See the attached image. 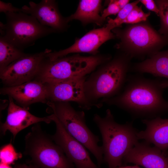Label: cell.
Segmentation results:
<instances>
[{
	"label": "cell",
	"mask_w": 168,
	"mask_h": 168,
	"mask_svg": "<svg viewBox=\"0 0 168 168\" xmlns=\"http://www.w3.org/2000/svg\"><path fill=\"white\" fill-rule=\"evenodd\" d=\"M26 54L0 36V72Z\"/></svg>",
	"instance_id": "ffe728a7"
},
{
	"label": "cell",
	"mask_w": 168,
	"mask_h": 168,
	"mask_svg": "<svg viewBox=\"0 0 168 168\" xmlns=\"http://www.w3.org/2000/svg\"><path fill=\"white\" fill-rule=\"evenodd\" d=\"M120 10L113 0H110L107 7L103 10L101 16L102 19L105 20L106 18L110 15L117 14Z\"/></svg>",
	"instance_id": "d4e9b609"
},
{
	"label": "cell",
	"mask_w": 168,
	"mask_h": 168,
	"mask_svg": "<svg viewBox=\"0 0 168 168\" xmlns=\"http://www.w3.org/2000/svg\"><path fill=\"white\" fill-rule=\"evenodd\" d=\"M6 22H0V36L18 49L35 44L38 39L56 31L42 25L32 16L22 12L5 14Z\"/></svg>",
	"instance_id": "52a82bcc"
},
{
	"label": "cell",
	"mask_w": 168,
	"mask_h": 168,
	"mask_svg": "<svg viewBox=\"0 0 168 168\" xmlns=\"http://www.w3.org/2000/svg\"><path fill=\"white\" fill-rule=\"evenodd\" d=\"M110 59V56L97 54L84 56L77 54L53 60L46 57L40 65L36 80L46 84L87 76Z\"/></svg>",
	"instance_id": "277c9868"
},
{
	"label": "cell",
	"mask_w": 168,
	"mask_h": 168,
	"mask_svg": "<svg viewBox=\"0 0 168 168\" xmlns=\"http://www.w3.org/2000/svg\"><path fill=\"white\" fill-rule=\"evenodd\" d=\"M129 59L126 56H116L100 65L87 76L84 84V92L93 107L101 108L103 100L121 91L128 77Z\"/></svg>",
	"instance_id": "7a4b0ae2"
},
{
	"label": "cell",
	"mask_w": 168,
	"mask_h": 168,
	"mask_svg": "<svg viewBox=\"0 0 168 168\" xmlns=\"http://www.w3.org/2000/svg\"><path fill=\"white\" fill-rule=\"evenodd\" d=\"M45 49L34 54H27L14 61L0 72V78L5 86H14L31 81L36 77L46 54L51 52Z\"/></svg>",
	"instance_id": "9c48e42d"
},
{
	"label": "cell",
	"mask_w": 168,
	"mask_h": 168,
	"mask_svg": "<svg viewBox=\"0 0 168 168\" xmlns=\"http://www.w3.org/2000/svg\"><path fill=\"white\" fill-rule=\"evenodd\" d=\"M51 118L56 125V131L51 137L62 149L76 168H100L91 159L86 147L71 135L54 114Z\"/></svg>",
	"instance_id": "30bf717a"
},
{
	"label": "cell",
	"mask_w": 168,
	"mask_h": 168,
	"mask_svg": "<svg viewBox=\"0 0 168 168\" xmlns=\"http://www.w3.org/2000/svg\"><path fill=\"white\" fill-rule=\"evenodd\" d=\"M14 168H39L31 164H17L15 165Z\"/></svg>",
	"instance_id": "f1b7e54d"
},
{
	"label": "cell",
	"mask_w": 168,
	"mask_h": 168,
	"mask_svg": "<svg viewBox=\"0 0 168 168\" xmlns=\"http://www.w3.org/2000/svg\"><path fill=\"white\" fill-rule=\"evenodd\" d=\"M93 121L102 136L103 161L108 168L122 166L124 156L138 142V132L131 123L120 124L116 122L109 109L104 117L94 114Z\"/></svg>",
	"instance_id": "3957f363"
},
{
	"label": "cell",
	"mask_w": 168,
	"mask_h": 168,
	"mask_svg": "<svg viewBox=\"0 0 168 168\" xmlns=\"http://www.w3.org/2000/svg\"><path fill=\"white\" fill-rule=\"evenodd\" d=\"M150 13H146L142 10L141 7L136 6L131 11L126 18L122 21V24H136L145 21Z\"/></svg>",
	"instance_id": "cb8c5ba5"
},
{
	"label": "cell",
	"mask_w": 168,
	"mask_h": 168,
	"mask_svg": "<svg viewBox=\"0 0 168 168\" xmlns=\"http://www.w3.org/2000/svg\"><path fill=\"white\" fill-rule=\"evenodd\" d=\"M145 168H168V157L157 147L138 142L124 158L123 161Z\"/></svg>",
	"instance_id": "2e32d148"
},
{
	"label": "cell",
	"mask_w": 168,
	"mask_h": 168,
	"mask_svg": "<svg viewBox=\"0 0 168 168\" xmlns=\"http://www.w3.org/2000/svg\"><path fill=\"white\" fill-rule=\"evenodd\" d=\"M102 2L100 0H80L76 12L66 17L67 22L77 20L84 24L93 23L101 25L105 21L99 14Z\"/></svg>",
	"instance_id": "ac0fdd59"
},
{
	"label": "cell",
	"mask_w": 168,
	"mask_h": 168,
	"mask_svg": "<svg viewBox=\"0 0 168 168\" xmlns=\"http://www.w3.org/2000/svg\"><path fill=\"white\" fill-rule=\"evenodd\" d=\"M0 168H12L10 165L0 162Z\"/></svg>",
	"instance_id": "1f68e13d"
},
{
	"label": "cell",
	"mask_w": 168,
	"mask_h": 168,
	"mask_svg": "<svg viewBox=\"0 0 168 168\" xmlns=\"http://www.w3.org/2000/svg\"><path fill=\"white\" fill-rule=\"evenodd\" d=\"M87 76L46 83L49 101L73 102L82 110L91 109L93 106L86 99L84 90V83Z\"/></svg>",
	"instance_id": "8fae6325"
},
{
	"label": "cell",
	"mask_w": 168,
	"mask_h": 168,
	"mask_svg": "<svg viewBox=\"0 0 168 168\" xmlns=\"http://www.w3.org/2000/svg\"><path fill=\"white\" fill-rule=\"evenodd\" d=\"M23 154L31 163L39 168H76L51 135L42 129L39 123L25 136Z\"/></svg>",
	"instance_id": "5b68a950"
},
{
	"label": "cell",
	"mask_w": 168,
	"mask_h": 168,
	"mask_svg": "<svg viewBox=\"0 0 168 168\" xmlns=\"http://www.w3.org/2000/svg\"><path fill=\"white\" fill-rule=\"evenodd\" d=\"M115 168H141L138 165L133 166H121L117 167Z\"/></svg>",
	"instance_id": "4dcf8cb0"
},
{
	"label": "cell",
	"mask_w": 168,
	"mask_h": 168,
	"mask_svg": "<svg viewBox=\"0 0 168 168\" xmlns=\"http://www.w3.org/2000/svg\"><path fill=\"white\" fill-rule=\"evenodd\" d=\"M0 12L5 14L8 12H22V9L13 6L11 3L5 2L0 0Z\"/></svg>",
	"instance_id": "484cf974"
},
{
	"label": "cell",
	"mask_w": 168,
	"mask_h": 168,
	"mask_svg": "<svg viewBox=\"0 0 168 168\" xmlns=\"http://www.w3.org/2000/svg\"><path fill=\"white\" fill-rule=\"evenodd\" d=\"M139 2L143 4L149 10L153 12L158 15L159 9L155 3L152 0H140Z\"/></svg>",
	"instance_id": "4316f807"
},
{
	"label": "cell",
	"mask_w": 168,
	"mask_h": 168,
	"mask_svg": "<svg viewBox=\"0 0 168 168\" xmlns=\"http://www.w3.org/2000/svg\"><path fill=\"white\" fill-rule=\"evenodd\" d=\"M111 30L106 25L93 29L76 40L74 44L68 48L58 51H52L47 54L46 57L53 60L72 53H86L96 55L98 49L103 44L114 38Z\"/></svg>",
	"instance_id": "7c38bea8"
},
{
	"label": "cell",
	"mask_w": 168,
	"mask_h": 168,
	"mask_svg": "<svg viewBox=\"0 0 168 168\" xmlns=\"http://www.w3.org/2000/svg\"><path fill=\"white\" fill-rule=\"evenodd\" d=\"M156 3L161 21L160 31L162 34H168V0H157Z\"/></svg>",
	"instance_id": "603a6c76"
},
{
	"label": "cell",
	"mask_w": 168,
	"mask_h": 168,
	"mask_svg": "<svg viewBox=\"0 0 168 168\" xmlns=\"http://www.w3.org/2000/svg\"><path fill=\"white\" fill-rule=\"evenodd\" d=\"M117 35L121 40L120 44L128 48L133 55L149 53L168 41L166 37L161 35L151 27L144 24L131 26Z\"/></svg>",
	"instance_id": "ba28073f"
},
{
	"label": "cell",
	"mask_w": 168,
	"mask_h": 168,
	"mask_svg": "<svg viewBox=\"0 0 168 168\" xmlns=\"http://www.w3.org/2000/svg\"><path fill=\"white\" fill-rule=\"evenodd\" d=\"M133 69L138 72L149 73L168 79V50L153 54L149 58L136 64Z\"/></svg>",
	"instance_id": "d6986e66"
},
{
	"label": "cell",
	"mask_w": 168,
	"mask_h": 168,
	"mask_svg": "<svg viewBox=\"0 0 168 168\" xmlns=\"http://www.w3.org/2000/svg\"><path fill=\"white\" fill-rule=\"evenodd\" d=\"M21 8L22 12L32 16L42 25L56 32L64 31L68 27L66 17L61 15L54 0H42L38 3L30 1L29 6L24 5Z\"/></svg>",
	"instance_id": "5bb4252c"
},
{
	"label": "cell",
	"mask_w": 168,
	"mask_h": 168,
	"mask_svg": "<svg viewBox=\"0 0 168 168\" xmlns=\"http://www.w3.org/2000/svg\"><path fill=\"white\" fill-rule=\"evenodd\" d=\"M22 156V154L16 151L11 143L3 146L0 149V162L10 165Z\"/></svg>",
	"instance_id": "7402d4cb"
},
{
	"label": "cell",
	"mask_w": 168,
	"mask_h": 168,
	"mask_svg": "<svg viewBox=\"0 0 168 168\" xmlns=\"http://www.w3.org/2000/svg\"><path fill=\"white\" fill-rule=\"evenodd\" d=\"M145 130L138 132V139H143L153 144L164 152L168 149V119L158 117L152 119H143Z\"/></svg>",
	"instance_id": "e0dca14e"
},
{
	"label": "cell",
	"mask_w": 168,
	"mask_h": 168,
	"mask_svg": "<svg viewBox=\"0 0 168 168\" xmlns=\"http://www.w3.org/2000/svg\"><path fill=\"white\" fill-rule=\"evenodd\" d=\"M47 104L67 132L94 156L100 167L103 161L102 148L98 145L99 138L87 126L84 112L76 110L69 102L48 101Z\"/></svg>",
	"instance_id": "8992f818"
},
{
	"label": "cell",
	"mask_w": 168,
	"mask_h": 168,
	"mask_svg": "<svg viewBox=\"0 0 168 168\" xmlns=\"http://www.w3.org/2000/svg\"><path fill=\"white\" fill-rule=\"evenodd\" d=\"M160 82L140 76L128 77L121 91L102 103L114 105L136 118L152 119L168 109Z\"/></svg>",
	"instance_id": "6da1fadb"
},
{
	"label": "cell",
	"mask_w": 168,
	"mask_h": 168,
	"mask_svg": "<svg viewBox=\"0 0 168 168\" xmlns=\"http://www.w3.org/2000/svg\"><path fill=\"white\" fill-rule=\"evenodd\" d=\"M139 2V0H137L131 3H129L120 10L115 18L113 19L108 17V23L106 25L111 30L121 26L122 21Z\"/></svg>",
	"instance_id": "44dd1931"
},
{
	"label": "cell",
	"mask_w": 168,
	"mask_h": 168,
	"mask_svg": "<svg viewBox=\"0 0 168 168\" xmlns=\"http://www.w3.org/2000/svg\"><path fill=\"white\" fill-rule=\"evenodd\" d=\"M0 93L10 96L21 107L28 109L32 104L45 103L49 100L46 84L37 80L14 86H5L1 89Z\"/></svg>",
	"instance_id": "9a60e30c"
},
{
	"label": "cell",
	"mask_w": 168,
	"mask_h": 168,
	"mask_svg": "<svg viewBox=\"0 0 168 168\" xmlns=\"http://www.w3.org/2000/svg\"><path fill=\"white\" fill-rule=\"evenodd\" d=\"M113 1L120 9L124 7L129 2V0H113Z\"/></svg>",
	"instance_id": "83f0119b"
},
{
	"label": "cell",
	"mask_w": 168,
	"mask_h": 168,
	"mask_svg": "<svg viewBox=\"0 0 168 168\" xmlns=\"http://www.w3.org/2000/svg\"><path fill=\"white\" fill-rule=\"evenodd\" d=\"M160 86L162 89L168 88V81L160 82Z\"/></svg>",
	"instance_id": "f546056e"
},
{
	"label": "cell",
	"mask_w": 168,
	"mask_h": 168,
	"mask_svg": "<svg viewBox=\"0 0 168 168\" xmlns=\"http://www.w3.org/2000/svg\"><path fill=\"white\" fill-rule=\"evenodd\" d=\"M9 97V104L6 120L0 124V132L3 135L9 131L12 134L13 141L21 131L33 124L40 122L49 124L52 121L51 115L40 117L31 114L28 109L16 104Z\"/></svg>",
	"instance_id": "4fadbf2b"
}]
</instances>
